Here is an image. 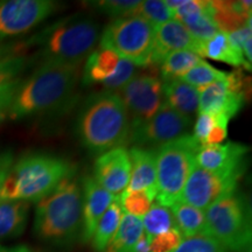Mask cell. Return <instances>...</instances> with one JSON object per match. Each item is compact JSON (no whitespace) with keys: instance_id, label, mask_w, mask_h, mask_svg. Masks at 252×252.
<instances>
[{"instance_id":"obj_1","label":"cell","mask_w":252,"mask_h":252,"mask_svg":"<svg viewBox=\"0 0 252 252\" xmlns=\"http://www.w3.org/2000/svg\"><path fill=\"white\" fill-rule=\"evenodd\" d=\"M80 67L45 60L26 81L20 83L8 117L17 121L67 106L80 80Z\"/></svg>"},{"instance_id":"obj_10","label":"cell","mask_w":252,"mask_h":252,"mask_svg":"<svg viewBox=\"0 0 252 252\" xmlns=\"http://www.w3.org/2000/svg\"><path fill=\"white\" fill-rule=\"evenodd\" d=\"M191 126V119L181 115L163 103L156 116L149 122L131 127L128 143L137 147L149 149L161 147L187 134Z\"/></svg>"},{"instance_id":"obj_30","label":"cell","mask_w":252,"mask_h":252,"mask_svg":"<svg viewBox=\"0 0 252 252\" xmlns=\"http://www.w3.org/2000/svg\"><path fill=\"white\" fill-rule=\"evenodd\" d=\"M156 189L125 191L119 197L123 212L135 217H144L156 200Z\"/></svg>"},{"instance_id":"obj_17","label":"cell","mask_w":252,"mask_h":252,"mask_svg":"<svg viewBox=\"0 0 252 252\" xmlns=\"http://www.w3.org/2000/svg\"><path fill=\"white\" fill-rule=\"evenodd\" d=\"M198 93V112L223 115L229 119L241 111L247 99L243 94L231 93L226 86L225 78L203 88Z\"/></svg>"},{"instance_id":"obj_6","label":"cell","mask_w":252,"mask_h":252,"mask_svg":"<svg viewBox=\"0 0 252 252\" xmlns=\"http://www.w3.org/2000/svg\"><path fill=\"white\" fill-rule=\"evenodd\" d=\"M206 234L213 236L229 252L251 248V207L247 195L236 189L204 210Z\"/></svg>"},{"instance_id":"obj_39","label":"cell","mask_w":252,"mask_h":252,"mask_svg":"<svg viewBox=\"0 0 252 252\" xmlns=\"http://www.w3.org/2000/svg\"><path fill=\"white\" fill-rule=\"evenodd\" d=\"M216 124V116L209 115V113L198 112L196 122L194 125L193 137L200 143L202 146L204 141H206L208 134L213 130V127Z\"/></svg>"},{"instance_id":"obj_20","label":"cell","mask_w":252,"mask_h":252,"mask_svg":"<svg viewBox=\"0 0 252 252\" xmlns=\"http://www.w3.org/2000/svg\"><path fill=\"white\" fill-rule=\"evenodd\" d=\"M30 208L27 201L0 198V241L14 239L24 234Z\"/></svg>"},{"instance_id":"obj_26","label":"cell","mask_w":252,"mask_h":252,"mask_svg":"<svg viewBox=\"0 0 252 252\" xmlns=\"http://www.w3.org/2000/svg\"><path fill=\"white\" fill-rule=\"evenodd\" d=\"M123 214L124 213H123L121 201L118 197L110 204L106 212L103 214V216L97 223L96 229H94L91 241H93L94 249L97 252H104L108 247L110 241L117 232Z\"/></svg>"},{"instance_id":"obj_23","label":"cell","mask_w":252,"mask_h":252,"mask_svg":"<svg viewBox=\"0 0 252 252\" xmlns=\"http://www.w3.org/2000/svg\"><path fill=\"white\" fill-rule=\"evenodd\" d=\"M203 56L215 61L228 63L234 67H244L251 70V64L245 60L242 50L230 42L228 34L219 32L212 39L208 40L203 48Z\"/></svg>"},{"instance_id":"obj_42","label":"cell","mask_w":252,"mask_h":252,"mask_svg":"<svg viewBox=\"0 0 252 252\" xmlns=\"http://www.w3.org/2000/svg\"><path fill=\"white\" fill-rule=\"evenodd\" d=\"M0 252H34L27 245H15V247H1L0 245Z\"/></svg>"},{"instance_id":"obj_12","label":"cell","mask_w":252,"mask_h":252,"mask_svg":"<svg viewBox=\"0 0 252 252\" xmlns=\"http://www.w3.org/2000/svg\"><path fill=\"white\" fill-rule=\"evenodd\" d=\"M239 179L241 176L238 175L208 172L195 163L182 190L180 201L204 212L217 200L235 191Z\"/></svg>"},{"instance_id":"obj_41","label":"cell","mask_w":252,"mask_h":252,"mask_svg":"<svg viewBox=\"0 0 252 252\" xmlns=\"http://www.w3.org/2000/svg\"><path fill=\"white\" fill-rule=\"evenodd\" d=\"M150 242L151 239L147 237V235L145 232H143V235L140 236L137 243L134 244L131 252H150Z\"/></svg>"},{"instance_id":"obj_35","label":"cell","mask_w":252,"mask_h":252,"mask_svg":"<svg viewBox=\"0 0 252 252\" xmlns=\"http://www.w3.org/2000/svg\"><path fill=\"white\" fill-rule=\"evenodd\" d=\"M90 7L115 19L133 15L140 1L135 0H98L88 2Z\"/></svg>"},{"instance_id":"obj_16","label":"cell","mask_w":252,"mask_h":252,"mask_svg":"<svg viewBox=\"0 0 252 252\" xmlns=\"http://www.w3.org/2000/svg\"><path fill=\"white\" fill-rule=\"evenodd\" d=\"M83 208H82V235L83 242H90L97 223L116 198L112 194L94 181L93 176H87L82 182Z\"/></svg>"},{"instance_id":"obj_15","label":"cell","mask_w":252,"mask_h":252,"mask_svg":"<svg viewBox=\"0 0 252 252\" xmlns=\"http://www.w3.org/2000/svg\"><path fill=\"white\" fill-rule=\"evenodd\" d=\"M203 43L198 42L178 20H169L154 27V47L151 65H159L167 55L179 50H189L203 56Z\"/></svg>"},{"instance_id":"obj_29","label":"cell","mask_w":252,"mask_h":252,"mask_svg":"<svg viewBox=\"0 0 252 252\" xmlns=\"http://www.w3.org/2000/svg\"><path fill=\"white\" fill-rule=\"evenodd\" d=\"M143 228L144 232L150 239H152L154 236L176 228L171 208L161 206L159 203L152 204L149 212L144 216Z\"/></svg>"},{"instance_id":"obj_28","label":"cell","mask_w":252,"mask_h":252,"mask_svg":"<svg viewBox=\"0 0 252 252\" xmlns=\"http://www.w3.org/2000/svg\"><path fill=\"white\" fill-rule=\"evenodd\" d=\"M179 23L184 25V27L190 33V35L195 40L203 43V45H206L208 40L212 39L216 33L220 32L214 23L212 15H210V1H208L206 9L187 15V17L180 19Z\"/></svg>"},{"instance_id":"obj_40","label":"cell","mask_w":252,"mask_h":252,"mask_svg":"<svg viewBox=\"0 0 252 252\" xmlns=\"http://www.w3.org/2000/svg\"><path fill=\"white\" fill-rule=\"evenodd\" d=\"M14 163V156L9 150H0V197L6 176L8 175Z\"/></svg>"},{"instance_id":"obj_27","label":"cell","mask_w":252,"mask_h":252,"mask_svg":"<svg viewBox=\"0 0 252 252\" xmlns=\"http://www.w3.org/2000/svg\"><path fill=\"white\" fill-rule=\"evenodd\" d=\"M202 59L189 50H179L168 54L160 63V80L162 83L173 80H179L185 74L198 64Z\"/></svg>"},{"instance_id":"obj_44","label":"cell","mask_w":252,"mask_h":252,"mask_svg":"<svg viewBox=\"0 0 252 252\" xmlns=\"http://www.w3.org/2000/svg\"><path fill=\"white\" fill-rule=\"evenodd\" d=\"M242 252H252V250H251V248H248V249H245V250H243Z\"/></svg>"},{"instance_id":"obj_11","label":"cell","mask_w":252,"mask_h":252,"mask_svg":"<svg viewBox=\"0 0 252 252\" xmlns=\"http://www.w3.org/2000/svg\"><path fill=\"white\" fill-rule=\"evenodd\" d=\"M119 91L131 127L149 122L163 104V83L154 75H137Z\"/></svg>"},{"instance_id":"obj_8","label":"cell","mask_w":252,"mask_h":252,"mask_svg":"<svg viewBox=\"0 0 252 252\" xmlns=\"http://www.w3.org/2000/svg\"><path fill=\"white\" fill-rule=\"evenodd\" d=\"M99 48H109L137 67H150L154 47V27L137 15L113 19L99 37Z\"/></svg>"},{"instance_id":"obj_21","label":"cell","mask_w":252,"mask_h":252,"mask_svg":"<svg viewBox=\"0 0 252 252\" xmlns=\"http://www.w3.org/2000/svg\"><path fill=\"white\" fill-rule=\"evenodd\" d=\"M198 97L196 88L181 80L163 83V103L190 119L198 112Z\"/></svg>"},{"instance_id":"obj_18","label":"cell","mask_w":252,"mask_h":252,"mask_svg":"<svg viewBox=\"0 0 252 252\" xmlns=\"http://www.w3.org/2000/svg\"><path fill=\"white\" fill-rule=\"evenodd\" d=\"M128 156L131 160V178L125 191L156 189L157 150L134 146L128 151Z\"/></svg>"},{"instance_id":"obj_43","label":"cell","mask_w":252,"mask_h":252,"mask_svg":"<svg viewBox=\"0 0 252 252\" xmlns=\"http://www.w3.org/2000/svg\"><path fill=\"white\" fill-rule=\"evenodd\" d=\"M9 46H0V54H1V53H4L6 49L8 48Z\"/></svg>"},{"instance_id":"obj_7","label":"cell","mask_w":252,"mask_h":252,"mask_svg":"<svg viewBox=\"0 0 252 252\" xmlns=\"http://www.w3.org/2000/svg\"><path fill=\"white\" fill-rule=\"evenodd\" d=\"M200 147L193 134L187 133L157 150V203L171 208L181 200Z\"/></svg>"},{"instance_id":"obj_19","label":"cell","mask_w":252,"mask_h":252,"mask_svg":"<svg viewBox=\"0 0 252 252\" xmlns=\"http://www.w3.org/2000/svg\"><path fill=\"white\" fill-rule=\"evenodd\" d=\"M251 1H210V15L219 31L232 33L251 19Z\"/></svg>"},{"instance_id":"obj_14","label":"cell","mask_w":252,"mask_h":252,"mask_svg":"<svg viewBox=\"0 0 252 252\" xmlns=\"http://www.w3.org/2000/svg\"><path fill=\"white\" fill-rule=\"evenodd\" d=\"M94 181L115 197L125 193L131 178V160L125 147L99 154L94 166Z\"/></svg>"},{"instance_id":"obj_22","label":"cell","mask_w":252,"mask_h":252,"mask_svg":"<svg viewBox=\"0 0 252 252\" xmlns=\"http://www.w3.org/2000/svg\"><path fill=\"white\" fill-rule=\"evenodd\" d=\"M121 58L109 48L94 50L87 58L82 71L83 86H93L94 83H103L115 74Z\"/></svg>"},{"instance_id":"obj_31","label":"cell","mask_w":252,"mask_h":252,"mask_svg":"<svg viewBox=\"0 0 252 252\" xmlns=\"http://www.w3.org/2000/svg\"><path fill=\"white\" fill-rule=\"evenodd\" d=\"M28 60L15 46H9L0 54V87L17 80L26 68Z\"/></svg>"},{"instance_id":"obj_2","label":"cell","mask_w":252,"mask_h":252,"mask_svg":"<svg viewBox=\"0 0 252 252\" xmlns=\"http://www.w3.org/2000/svg\"><path fill=\"white\" fill-rule=\"evenodd\" d=\"M130 117L117 91L102 90L87 97L78 111L75 134L93 154L123 147L130 135Z\"/></svg>"},{"instance_id":"obj_5","label":"cell","mask_w":252,"mask_h":252,"mask_svg":"<svg viewBox=\"0 0 252 252\" xmlns=\"http://www.w3.org/2000/svg\"><path fill=\"white\" fill-rule=\"evenodd\" d=\"M100 25L93 17L76 13L62 18L32 39L43 59L81 65L98 45Z\"/></svg>"},{"instance_id":"obj_9","label":"cell","mask_w":252,"mask_h":252,"mask_svg":"<svg viewBox=\"0 0 252 252\" xmlns=\"http://www.w3.org/2000/svg\"><path fill=\"white\" fill-rule=\"evenodd\" d=\"M59 7V2L52 0L0 1V41L32 31L54 14Z\"/></svg>"},{"instance_id":"obj_33","label":"cell","mask_w":252,"mask_h":252,"mask_svg":"<svg viewBox=\"0 0 252 252\" xmlns=\"http://www.w3.org/2000/svg\"><path fill=\"white\" fill-rule=\"evenodd\" d=\"M137 17L143 18L147 23H150L153 27L165 24L167 21L173 20L174 14L171 8L167 7L165 1L162 0H146L140 1L138 8L135 9L134 14Z\"/></svg>"},{"instance_id":"obj_36","label":"cell","mask_w":252,"mask_h":252,"mask_svg":"<svg viewBox=\"0 0 252 252\" xmlns=\"http://www.w3.org/2000/svg\"><path fill=\"white\" fill-rule=\"evenodd\" d=\"M139 67L133 64V63L126 61V60L121 59L116 69L115 74L111 77L108 78L105 82H103L104 90L108 91H116L121 90L123 87L130 82L137 74L139 72Z\"/></svg>"},{"instance_id":"obj_4","label":"cell","mask_w":252,"mask_h":252,"mask_svg":"<svg viewBox=\"0 0 252 252\" xmlns=\"http://www.w3.org/2000/svg\"><path fill=\"white\" fill-rule=\"evenodd\" d=\"M74 174V165L61 157L47 153L25 154L13 163L6 176L0 198L37 203Z\"/></svg>"},{"instance_id":"obj_37","label":"cell","mask_w":252,"mask_h":252,"mask_svg":"<svg viewBox=\"0 0 252 252\" xmlns=\"http://www.w3.org/2000/svg\"><path fill=\"white\" fill-rule=\"evenodd\" d=\"M184 239L178 229H171L157 235L150 242V252H172Z\"/></svg>"},{"instance_id":"obj_38","label":"cell","mask_w":252,"mask_h":252,"mask_svg":"<svg viewBox=\"0 0 252 252\" xmlns=\"http://www.w3.org/2000/svg\"><path fill=\"white\" fill-rule=\"evenodd\" d=\"M20 83L21 81L17 78V80L8 82L0 87V123L6 117H8L9 109H11L12 102H13L15 93H17Z\"/></svg>"},{"instance_id":"obj_34","label":"cell","mask_w":252,"mask_h":252,"mask_svg":"<svg viewBox=\"0 0 252 252\" xmlns=\"http://www.w3.org/2000/svg\"><path fill=\"white\" fill-rule=\"evenodd\" d=\"M172 252H229L213 236L198 234L184 238Z\"/></svg>"},{"instance_id":"obj_13","label":"cell","mask_w":252,"mask_h":252,"mask_svg":"<svg viewBox=\"0 0 252 252\" xmlns=\"http://www.w3.org/2000/svg\"><path fill=\"white\" fill-rule=\"evenodd\" d=\"M248 152V146L234 141L201 146L195 163L208 172L242 176L247 169Z\"/></svg>"},{"instance_id":"obj_24","label":"cell","mask_w":252,"mask_h":252,"mask_svg":"<svg viewBox=\"0 0 252 252\" xmlns=\"http://www.w3.org/2000/svg\"><path fill=\"white\" fill-rule=\"evenodd\" d=\"M171 210L174 216L176 229L180 231L182 237L187 238L206 232V215L203 210L189 206L182 201L173 204Z\"/></svg>"},{"instance_id":"obj_3","label":"cell","mask_w":252,"mask_h":252,"mask_svg":"<svg viewBox=\"0 0 252 252\" xmlns=\"http://www.w3.org/2000/svg\"><path fill=\"white\" fill-rule=\"evenodd\" d=\"M83 193L76 178L63 180L36 204L34 234L40 241L58 248H69L82 235Z\"/></svg>"},{"instance_id":"obj_32","label":"cell","mask_w":252,"mask_h":252,"mask_svg":"<svg viewBox=\"0 0 252 252\" xmlns=\"http://www.w3.org/2000/svg\"><path fill=\"white\" fill-rule=\"evenodd\" d=\"M226 77V72L220 70L206 61H201L198 64L191 68L187 74L179 78V80L186 82L189 86L196 88L197 91H200L203 88H206L215 82L223 81Z\"/></svg>"},{"instance_id":"obj_25","label":"cell","mask_w":252,"mask_h":252,"mask_svg":"<svg viewBox=\"0 0 252 252\" xmlns=\"http://www.w3.org/2000/svg\"><path fill=\"white\" fill-rule=\"evenodd\" d=\"M143 232V219L123 214L117 232L104 252H131Z\"/></svg>"}]
</instances>
